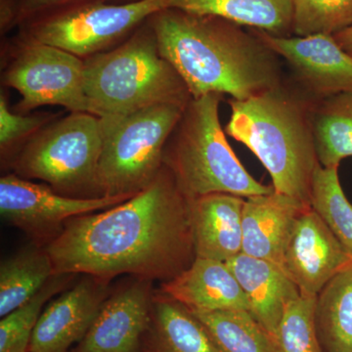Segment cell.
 <instances>
[{"instance_id":"cell-2","label":"cell","mask_w":352,"mask_h":352,"mask_svg":"<svg viewBox=\"0 0 352 352\" xmlns=\"http://www.w3.org/2000/svg\"><path fill=\"white\" fill-rule=\"evenodd\" d=\"M160 53L192 98L229 94L245 100L283 82L281 58L252 31L214 15L164 8L150 18Z\"/></svg>"},{"instance_id":"cell-24","label":"cell","mask_w":352,"mask_h":352,"mask_svg":"<svg viewBox=\"0 0 352 352\" xmlns=\"http://www.w3.org/2000/svg\"><path fill=\"white\" fill-rule=\"evenodd\" d=\"M191 311L208 329L221 352H276L248 310Z\"/></svg>"},{"instance_id":"cell-27","label":"cell","mask_w":352,"mask_h":352,"mask_svg":"<svg viewBox=\"0 0 352 352\" xmlns=\"http://www.w3.org/2000/svg\"><path fill=\"white\" fill-rule=\"evenodd\" d=\"M317 296L300 295L287 305L278 329L277 352H325L316 326Z\"/></svg>"},{"instance_id":"cell-20","label":"cell","mask_w":352,"mask_h":352,"mask_svg":"<svg viewBox=\"0 0 352 352\" xmlns=\"http://www.w3.org/2000/svg\"><path fill=\"white\" fill-rule=\"evenodd\" d=\"M166 8L214 15L275 36L293 34V0H166Z\"/></svg>"},{"instance_id":"cell-21","label":"cell","mask_w":352,"mask_h":352,"mask_svg":"<svg viewBox=\"0 0 352 352\" xmlns=\"http://www.w3.org/2000/svg\"><path fill=\"white\" fill-rule=\"evenodd\" d=\"M312 126L319 163L339 168L342 160L352 157V90L316 102Z\"/></svg>"},{"instance_id":"cell-32","label":"cell","mask_w":352,"mask_h":352,"mask_svg":"<svg viewBox=\"0 0 352 352\" xmlns=\"http://www.w3.org/2000/svg\"><path fill=\"white\" fill-rule=\"evenodd\" d=\"M333 38L340 47L352 57V25L344 31L338 32L333 36Z\"/></svg>"},{"instance_id":"cell-17","label":"cell","mask_w":352,"mask_h":352,"mask_svg":"<svg viewBox=\"0 0 352 352\" xmlns=\"http://www.w3.org/2000/svg\"><path fill=\"white\" fill-rule=\"evenodd\" d=\"M245 199L214 193L189 200L196 258L227 263L242 254Z\"/></svg>"},{"instance_id":"cell-31","label":"cell","mask_w":352,"mask_h":352,"mask_svg":"<svg viewBox=\"0 0 352 352\" xmlns=\"http://www.w3.org/2000/svg\"><path fill=\"white\" fill-rule=\"evenodd\" d=\"M20 0H0V31L6 34L18 27Z\"/></svg>"},{"instance_id":"cell-23","label":"cell","mask_w":352,"mask_h":352,"mask_svg":"<svg viewBox=\"0 0 352 352\" xmlns=\"http://www.w3.org/2000/svg\"><path fill=\"white\" fill-rule=\"evenodd\" d=\"M55 276L46 250L27 249L0 264V316L32 300Z\"/></svg>"},{"instance_id":"cell-12","label":"cell","mask_w":352,"mask_h":352,"mask_svg":"<svg viewBox=\"0 0 352 352\" xmlns=\"http://www.w3.org/2000/svg\"><path fill=\"white\" fill-rule=\"evenodd\" d=\"M352 256L320 215L307 208L296 219L285 248L282 270L302 296H317L338 273L351 265Z\"/></svg>"},{"instance_id":"cell-28","label":"cell","mask_w":352,"mask_h":352,"mask_svg":"<svg viewBox=\"0 0 352 352\" xmlns=\"http://www.w3.org/2000/svg\"><path fill=\"white\" fill-rule=\"evenodd\" d=\"M352 25V0H293V34L335 36Z\"/></svg>"},{"instance_id":"cell-11","label":"cell","mask_w":352,"mask_h":352,"mask_svg":"<svg viewBox=\"0 0 352 352\" xmlns=\"http://www.w3.org/2000/svg\"><path fill=\"white\" fill-rule=\"evenodd\" d=\"M286 62L288 80L310 100L318 102L352 90V57L333 36H275L251 29Z\"/></svg>"},{"instance_id":"cell-10","label":"cell","mask_w":352,"mask_h":352,"mask_svg":"<svg viewBox=\"0 0 352 352\" xmlns=\"http://www.w3.org/2000/svg\"><path fill=\"white\" fill-rule=\"evenodd\" d=\"M131 197H72L9 173L0 178V214L34 237L59 233L69 219L107 210Z\"/></svg>"},{"instance_id":"cell-8","label":"cell","mask_w":352,"mask_h":352,"mask_svg":"<svg viewBox=\"0 0 352 352\" xmlns=\"http://www.w3.org/2000/svg\"><path fill=\"white\" fill-rule=\"evenodd\" d=\"M166 0L94 3L45 14L19 25L20 34L85 59L124 43Z\"/></svg>"},{"instance_id":"cell-30","label":"cell","mask_w":352,"mask_h":352,"mask_svg":"<svg viewBox=\"0 0 352 352\" xmlns=\"http://www.w3.org/2000/svg\"><path fill=\"white\" fill-rule=\"evenodd\" d=\"M136 1L141 0H20L18 27L39 16L72 7L94 3H131Z\"/></svg>"},{"instance_id":"cell-18","label":"cell","mask_w":352,"mask_h":352,"mask_svg":"<svg viewBox=\"0 0 352 352\" xmlns=\"http://www.w3.org/2000/svg\"><path fill=\"white\" fill-rule=\"evenodd\" d=\"M160 294L193 311H249L242 287L228 264L214 259L196 258L177 276L163 282Z\"/></svg>"},{"instance_id":"cell-4","label":"cell","mask_w":352,"mask_h":352,"mask_svg":"<svg viewBox=\"0 0 352 352\" xmlns=\"http://www.w3.org/2000/svg\"><path fill=\"white\" fill-rule=\"evenodd\" d=\"M83 60L88 113L97 117L161 104L186 107L192 99L182 76L160 53L150 20L113 50Z\"/></svg>"},{"instance_id":"cell-29","label":"cell","mask_w":352,"mask_h":352,"mask_svg":"<svg viewBox=\"0 0 352 352\" xmlns=\"http://www.w3.org/2000/svg\"><path fill=\"white\" fill-rule=\"evenodd\" d=\"M56 117L53 113H41L23 116L12 112L8 107L6 95H0V150L4 157L21 143H27L44 126L50 124ZM23 145V146H24Z\"/></svg>"},{"instance_id":"cell-22","label":"cell","mask_w":352,"mask_h":352,"mask_svg":"<svg viewBox=\"0 0 352 352\" xmlns=\"http://www.w3.org/2000/svg\"><path fill=\"white\" fill-rule=\"evenodd\" d=\"M316 326L325 352H352V263L317 296Z\"/></svg>"},{"instance_id":"cell-5","label":"cell","mask_w":352,"mask_h":352,"mask_svg":"<svg viewBox=\"0 0 352 352\" xmlns=\"http://www.w3.org/2000/svg\"><path fill=\"white\" fill-rule=\"evenodd\" d=\"M222 95L192 98L164 146L163 164L188 200L226 193L249 198L274 191L256 182L227 142L219 120Z\"/></svg>"},{"instance_id":"cell-26","label":"cell","mask_w":352,"mask_h":352,"mask_svg":"<svg viewBox=\"0 0 352 352\" xmlns=\"http://www.w3.org/2000/svg\"><path fill=\"white\" fill-rule=\"evenodd\" d=\"M65 276L55 275L32 300L0 321V352H29L30 344L43 307L65 283Z\"/></svg>"},{"instance_id":"cell-16","label":"cell","mask_w":352,"mask_h":352,"mask_svg":"<svg viewBox=\"0 0 352 352\" xmlns=\"http://www.w3.org/2000/svg\"><path fill=\"white\" fill-rule=\"evenodd\" d=\"M226 263L242 287L250 314L276 351L278 329L285 309L292 300L302 295L300 289L279 266L270 261L242 252Z\"/></svg>"},{"instance_id":"cell-9","label":"cell","mask_w":352,"mask_h":352,"mask_svg":"<svg viewBox=\"0 0 352 352\" xmlns=\"http://www.w3.org/2000/svg\"><path fill=\"white\" fill-rule=\"evenodd\" d=\"M7 50L9 61L2 82L22 95L16 112L58 105L69 112L88 113L85 60L20 32Z\"/></svg>"},{"instance_id":"cell-6","label":"cell","mask_w":352,"mask_h":352,"mask_svg":"<svg viewBox=\"0 0 352 352\" xmlns=\"http://www.w3.org/2000/svg\"><path fill=\"white\" fill-rule=\"evenodd\" d=\"M102 149L100 117L69 112L27 141L14 160V173L43 180L62 195L103 197L98 188Z\"/></svg>"},{"instance_id":"cell-3","label":"cell","mask_w":352,"mask_h":352,"mask_svg":"<svg viewBox=\"0 0 352 352\" xmlns=\"http://www.w3.org/2000/svg\"><path fill=\"white\" fill-rule=\"evenodd\" d=\"M315 103L285 78L252 98L230 99L226 129L258 157L275 192L309 206L312 177L320 164L312 126Z\"/></svg>"},{"instance_id":"cell-25","label":"cell","mask_w":352,"mask_h":352,"mask_svg":"<svg viewBox=\"0 0 352 352\" xmlns=\"http://www.w3.org/2000/svg\"><path fill=\"white\" fill-rule=\"evenodd\" d=\"M338 171L339 168L317 166L312 177L310 206L352 256V205L342 190Z\"/></svg>"},{"instance_id":"cell-15","label":"cell","mask_w":352,"mask_h":352,"mask_svg":"<svg viewBox=\"0 0 352 352\" xmlns=\"http://www.w3.org/2000/svg\"><path fill=\"white\" fill-rule=\"evenodd\" d=\"M311 207L273 191L245 199L243 254L276 264L282 270L285 248L296 219Z\"/></svg>"},{"instance_id":"cell-19","label":"cell","mask_w":352,"mask_h":352,"mask_svg":"<svg viewBox=\"0 0 352 352\" xmlns=\"http://www.w3.org/2000/svg\"><path fill=\"white\" fill-rule=\"evenodd\" d=\"M141 352H221L196 315L168 296H154Z\"/></svg>"},{"instance_id":"cell-14","label":"cell","mask_w":352,"mask_h":352,"mask_svg":"<svg viewBox=\"0 0 352 352\" xmlns=\"http://www.w3.org/2000/svg\"><path fill=\"white\" fill-rule=\"evenodd\" d=\"M107 298L104 280L89 276L78 282L41 312L29 352H68L87 335Z\"/></svg>"},{"instance_id":"cell-7","label":"cell","mask_w":352,"mask_h":352,"mask_svg":"<svg viewBox=\"0 0 352 352\" xmlns=\"http://www.w3.org/2000/svg\"><path fill=\"white\" fill-rule=\"evenodd\" d=\"M185 107L161 104L100 117L103 149L98 164L101 196L132 197L151 184L163 168L164 146Z\"/></svg>"},{"instance_id":"cell-1","label":"cell","mask_w":352,"mask_h":352,"mask_svg":"<svg viewBox=\"0 0 352 352\" xmlns=\"http://www.w3.org/2000/svg\"><path fill=\"white\" fill-rule=\"evenodd\" d=\"M54 275L173 279L196 258L189 200L163 166L151 184L101 212L69 219L46 247Z\"/></svg>"},{"instance_id":"cell-13","label":"cell","mask_w":352,"mask_h":352,"mask_svg":"<svg viewBox=\"0 0 352 352\" xmlns=\"http://www.w3.org/2000/svg\"><path fill=\"white\" fill-rule=\"evenodd\" d=\"M153 302L151 281L139 278L109 296L75 352H141Z\"/></svg>"}]
</instances>
